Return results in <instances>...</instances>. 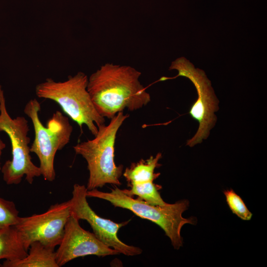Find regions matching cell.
Wrapping results in <instances>:
<instances>
[{
	"mask_svg": "<svg viewBox=\"0 0 267 267\" xmlns=\"http://www.w3.org/2000/svg\"><path fill=\"white\" fill-rule=\"evenodd\" d=\"M129 116L123 111L118 113L110 119L108 125L97 127L98 132L93 139L73 146L76 154L81 155L88 164V190L102 187L107 183L121 185L119 179L124 166H117L115 163V143L119 128Z\"/></svg>",
	"mask_w": 267,
	"mask_h": 267,
	"instance_id": "obj_2",
	"label": "cell"
},
{
	"mask_svg": "<svg viewBox=\"0 0 267 267\" xmlns=\"http://www.w3.org/2000/svg\"><path fill=\"white\" fill-rule=\"evenodd\" d=\"M40 110L41 104L36 98L30 100L24 109V112L32 121L35 132L30 152L39 159L41 175L45 180L52 181L55 178V154L69 142L73 127L68 118L59 111L53 114L45 127L39 118Z\"/></svg>",
	"mask_w": 267,
	"mask_h": 267,
	"instance_id": "obj_5",
	"label": "cell"
},
{
	"mask_svg": "<svg viewBox=\"0 0 267 267\" xmlns=\"http://www.w3.org/2000/svg\"><path fill=\"white\" fill-rule=\"evenodd\" d=\"M223 193L226 202L233 213L243 220H251L252 214L238 195L232 189L224 190Z\"/></svg>",
	"mask_w": 267,
	"mask_h": 267,
	"instance_id": "obj_16",
	"label": "cell"
},
{
	"mask_svg": "<svg viewBox=\"0 0 267 267\" xmlns=\"http://www.w3.org/2000/svg\"><path fill=\"white\" fill-rule=\"evenodd\" d=\"M29 253L24 258L14 261H5L3 267H59L54 249L48 247L40 241L32 242Z\"/></svg>",
	"mask_w": 267,
	"mask_h": 267,
	"instance_id": "obj_11",
	"label": "cell"
},
{
	"mask_svg": "<svg viewBox=\"0 0 267 267\" xmlns=\"http://www.w3.org/2000/svg\"><path fill=\"white\" fill-rule=\"evenodd\" d=\"M129 186L130 189L122 190L131 197L137 196L138 198L152 205L162 206L167 203L163 200L158 191L161 186L155 184L153 181L134 183Z\"/></svg>",
	"mask_w": 267,
	"mask_h": 267,
	"instance_id": "obj_14",
	"label": "cell"
},
{
	"mask_svg": "<svg viewBox=\"0 0 267 267\" xmlns=\"http://www.w3.org/2000/svg\"><path fill=\"white\" fill-rule=\"evenodd\" d=\"M161 158L162 154L158 153L155 157L151 156L147 160L141 159L137 162L132 163L123 173L129 185L153 181L158 178L160 173H155L154 171L161 166L158 161Z\"/></svg>",
	"mask_w": 267,
	"mask_h": 267,
	"instance_id": "obj_13",
	"label": "cell"
},
{
	"mask_svg": "<svg viewBox=\"0 0 267 267\" xmlns=\"http://www.w3.org/2000/svg\"><path fill=\"white\" fill-rule=\"evenodd\" d=\"M19 212L15 203L0 196V229L18 222Z\"/></svg>",
	"mask_w": 267,
	"mask_h": 267,
	"instance_id": "obj_15",
	"label": "cell"
},
{
	"mask_svg": "<svg viewBox=\"0 0 267 267\" xmlns=\"http://www.w3.org/2000/svg\"><path fill=\"white\" fill-rule=\"evenodd\" d=\"M169 69L178 70V74L171 78L163 77L159 81L179 76L184 77L192 82L197 92L198 98L189 112L191 117L199 123L197 132L186 143L187 145L192 147L206 139L210 130L214 126L217 119L214 113L219 109L218 100L205 72L200 69L195 68L193 65L184 57L178 58L172 62Z\"/></svg>",
	"mask_w": 267,
	"mask_h": 267,
	"instance_id": "obj_7",
	"label": "cell"
},
{
	"mask_svg": "<svg viewBox=\"0 0 267 267\" xmlns=\"http://www.w3.org/2000/svg\"><path fill=\"white\" fill-rule=\"evenodd\" d=\"M87 188L84 185L75 184L73 186L72 198L69 200L71 215L79 220L88 222L93 233L103 243L117 251L128 256L141 254V248L125 244L119 239L118 232L130 220L120 223L103 218L97 215L87 201Z\"/></svg>",
	"mask_w": 267,
	"mask_h": 267,
	"instance_id": "obj_9",
	"label": "cell"
},
{
	"mask_svg": "<svg viewBox=\"0 0 267 267\" xmlns=\"http://www.w3.org/2000/svg\"><path fill=\"white\" fill-rule=\"evenodd\" d=\"M71 215L69 200L52 205L43 213L20 217L15 226L27 250L36 241L54 249L61 243L65 225Z\"/></svg>",
	"mask_w": 267,
	"mask_h": 267,
	"instance_id": "obj_8",
	"label": "cell"
},
{
	"mask_svg": "<svg viewBox=\"0 0 267 267\" xmlns=\"http://www.w3.org/2000/svg\"><path fill=\"white\" fill-rule=\"evenodd\" d=\"M5 147H6L5 144L0 138V157L2 154V150L5 148Z\"/></svg>",
	"mask_w": 267,
	"mask_h": 267,
	"instance_id": "obj_17",
	"label": "cell"
},
{
	"mask_svg": "<svg viewBox=\"0 0 267 267\" xmlns=\"http://www.w3.org/2000/svg\"><path fill=\"white\" fill-rule=\"evenodd\" d=\"M27 252L15 225L0 229V260H19L25 257Z\"/></svg>",
	"mask_w": 267,
	"mask_h": 267,
	"instance_id": "obj_12",
	"label": "cell"
},
{
	"mask_svg": "<svg viewBox=\"0 0 267 267\" xmlns=\"http://www.w3.org/2000/svg\"><path fill=\"white\" fill-rule=\"evenodd\" d=\"M79 221L71 215L65 225L62 240L56 252L59 267L74 259L88 255L104 257L119 254L101 242L93 233L83 229Z\"/></svg>",
	"mask_w": 267,
	"mask_h": 267,
	"instance_id": "obj_10",
	"label": "cell"
},
{
	"mask_svg": "<svg viewBox=\"0 0 267 267\" xmlns=\"http://www.w3.org/2000/svg\"><path fill=\"white\" fill-rule=\"evenodd\" d=\"M87 196L106 200L115 207L128 209L137 216L156 223L164 231L177 250L183 244L181 236L182 226L187 223L194 224L196 222L194 218H184L182 216L189 206L187 200L162 206L152 205L138 198L134 199L127 195L116 185L109 192L97 189L87 190Z\"/></svg>",
	"mask_w": 267,
	"mask_h": 267,
	"instance_id": "obj_4",
	"label": "cell"
},
{
	"mask_svg": "<svg viewBox=\"0 0 267 267\" xmlns=\"http://www.w3.org/2000/svg\"><path fill=\"white\" fill-rule=\"evenodd\" d=\"M88 77L79 72L64 81L56 82L51 78L37 85L36 94L39 98L57 103L63 111L77 123L81 131L86 125L95 136L97 127L104 124L105 118L96 110L88 91Z\"/></svg>",
	"mask_w": 267,
	"mask_h": 267,
	"instance_id": "obj_3",
	"label": "cell"
},
{
	"mask_svg": "<svg viewBox=\"0 0 267 267\" xmlns=\"http://www.w3.org/2000/svg\"><path fill=\"white\" fill-rule=\"evenodd\" d=\"M141 72L127 65L107 63L88 78V91L98 113L111 119L127 108L139 109L151 100L140 84Z\"/></svg>",
	"mask_w": 267,
	"mask_h": 267,
	"instance_id": "obj_1",
	"label": "cell"
},
{
	"mask_svg": "<svg viewBox=\"0 0 267 267\" xmlns=\"http://www.w3.org/2000/svg\"><path fill=\"white\" fill-rule=\"evenodd\" d=\"M28 122L24 117H11L0 85V132L8 135L11 144L12 159L5 161L1 169L3 179L8 185L20 183L24 176L32 184L36 177L41 176L40 167L32 161Z\"/></svg>",
	"mask_w": 267,
	"mask_h": 267,
	"instance_id": "obj_6",
	"label": "cell"
}]
</instances>
